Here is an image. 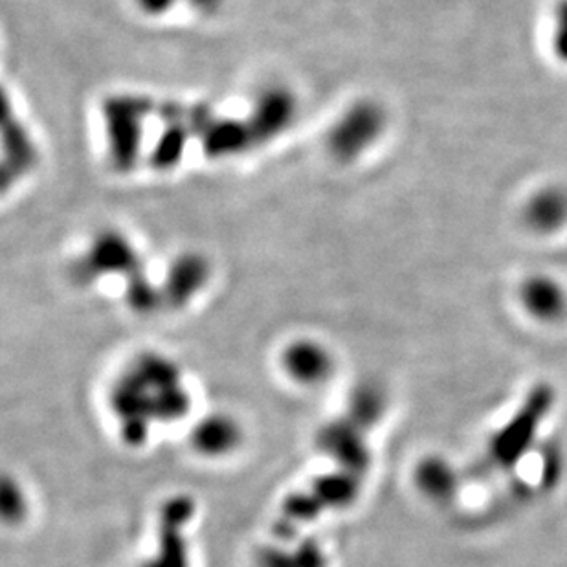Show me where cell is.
<instances>
[{"mask_svg": "<svg viewBox=\"0 0 567 567\" xmlns=\"http://www.w3.org/2000/svg\"><path fill=\"white\" fill-rule=\"evenodd\" d=\"M262 567H327L323 547L318 542H300L295 549L270 547L262 551Z\"/></svg>", "mask_w": 567, "mask_h": 567, "instance_id": "30bf717a", "label": "cell"}, {"mask_svg": "<svg viewBox=\"0 0 567 567\" xmlns=\"http://www.w3.org/2000/svg\"><path fill=\"white\" fill-rule=\"evenodd\" d=\"M111 404L125 441L140 444L147 440L153 421L167 423L183 419L192 401L173 364L145 359L116 382Z\"/></svg>", "mask_w": 567, "mask_h": 567, "instance_id": "6da1fadb", "label": "cell"}, {"mask_svg": "<svg viewBox=\"0 0 567 567\" xmlns=\"http://www.w3.org/2000/svg\"><path fill=\"white\" fill-rule=\"evenodd\" d=\"M549 391L542 390L533 395V401L522 408V412L508 423L507 429L502 430L493 441L494 460L499 465H511L524 455V449L535 437L538 429V419L544 415L549 406Z\"/></svg>", "mask_w": 567, "mask_h": 567, "instance_id": "5b68a950", "label": "cell"}, {"mask_svg": "<svg viewBox=\"0 0 567 567\" xmlns=\"http://www.w3.org/2000/svg\"><path fill=\"white\" fill-rule=\"evenodd\" d=\"M547 39L553 60L567 66V0L553 2Z\"/></svg>", "mask_w": 567, "mask_h": 567, "instance_id": "7c38bea8", "label": "cell"}, {"mask_svg": "<svg viewBox=\"0 0 567 567\" xmlns=\"http://www.w3.org/2000/svg\"><path fill=\"white\" fill-rule=\"evenodd\" d=\"M415 482L421 493L434 502L454 498L457 491V474L454 466L443 457H426L417 466Z\"/></svg>", "mask_w": 567, "mask_h": 567, "instance_id": "9c48e42d", "label": "cell"}, {"mask_svg": "<svg viewBox=\"0 0 567 567\" xmlns=\"http://www.w3.org/2000/svg\"><path fill=\"white\" fill-rule=\"evenodd\" d=\"M2 496H4L2 498L4 518L10 519V522H19L24 516V511H27V499H24L21 488L10 480H6Z\"/></svg>", "mask_w": 567, "mask_h": 567, "instance_id": "4fadbf2b", "label": "cell"}, {"mask_svg": "<svg viewBox=\"0 0 567 567\" xmlns=\"http://www.w3.org/2000/svg\"><path fill=\"white\" fill-rule=\"evenodd\" d=\"M193 502L177 496L162 511L161 540L158 551L144 567H189L188 544L183 535V525L192 518Z\"/></svg>", "mask_w": 567, "mask_h": 567, "instance_id": "8992f818", "label": "cell"}, {"mask_svg": "<svg viewBox=\"0 0 567 567\" xmlns=\"http://www.w3.org/2000/svg\"><path fill=\"white\" fill-rule=\"evenodd\" d=\"M241 426L228 415H212L195 426L192 432L193 449L204 457H223L241 444Z\"/></svg>", "mask_w": 567, "mask_h": 567, "instance_id": "ba28073f", "label": "cell"}, {"mask_svg": "<svg viewBox=\"0 0 567 567\" xmlns=\"http://www.w3.org/2000/svg\"><path fill=\"white\" fill-rule=\"evenodd\" d=\"M522 223L533 236H558L567 228V188L546 184L530 192L522 204Z\"/></svg>", "mask_w": 567, "mask_h": 567, "instance_id": "277c9868", "label": "cell"}, {"mask_svg": "<svg viewBox=\"0 0 567 567\" xmlns=\"http://www.w3.org/2000/svg\"><path fill=\"white\" fill-rule=\"evenodd\" d=\"M364 429L351 419H342L337 423L327 424L318 435V443L323 454L329 455L340 465V471L353 472L362 476L370 471L371 452Z\"/></svg>", "mask_w": 567, "mask_h": 567, "instance_id": "3957f363", "label": "cell"}, {"mask_svg": "<svg viewBox=\"0 0 567 567\" xmlns=\"http://www.w3.org/2000/svg\"><path fill=\"white\" fill-rule=\"evenodd\" d=\"M516 300L536 323L557 326L567 318V287L553 274H527L518 284Z\"/></svg>", "mask_w": 567, "mask_h": 567, "instance_id": "7a4b0ae2", "label": "cell"}, {"mask_svg": "<svg viewBox=\"0 0 567 567\" xmlns=\"http://www.w3.org/2000/svg\"><path fill=\"white\" fill-rule=\"evenodd\" d=\"M349 410H351L349 419H351L353 423L359 424L360 429L368 430L370 426H373V424H377L380 415H382V410H384V396H382V393L375 390L373 385H364L362 390L354 393Z\"/></svg>", "mask_w": 567, "mask_h": 567, "instance_id": "8fae6325", "label": "cell"}, {"mask_svg": "<svg viewBox=\"0 0 567 567\" xmlns=\"http://www.w3.org/2000/svg\"><path fill=\"white\" fill-rule=\"evenodd\" d=\"M284 368L292 382L306 388L326 384L334 370L331 354L312 342L290 346L284 357Z\"/></svg>", "mask_w": 567, "mask_h": 567, "instance_id": "52a82bcc", "label": "cell"}]
</instances>
